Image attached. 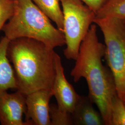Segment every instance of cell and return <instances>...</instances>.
Wrapping results in <instances>:
<instances>
[{"label": "cell", "instance_id": "cell-1", "mask_svg": "<svg viewBox=\"0 0 125 125\" xmlns=\"http://www.w3.org/2000/svg\"><path fill=\"white\" fill-rule=\"evenodd\" d=\"M105 53L106 46L99 41L97 26L94 23L81 44L71 76L75 83L85 78L88 95L98 107L104 125H111L112 102L117 93L112 73L103 65Z\"/></svg>", "mask_w": 125, "mask_h": 125}, {"label": "cell", "instance_id": "cell-2", "mask_svg": "<svg viewBox=\"0 0 125 125\" xmlns=\"http://www.w3.org/2000/svg\"><path fill=\"white\" fill-rule=\"evenodd\" d=\"M55 54L54 49L32 39L10 40L7 56L13 65L17 90L26 95L40 89H52Z\"/></svg>", "mask_w": 125, "mask_h": 125}, {"label": "cell", "instance_id": "cell-3", "mask_svg": "<svg viewBox=\"0 0 125 125\" xmlns=\"http://www.w3.org/2000/svg\"><path fill=\"white\" fill-rule=\"evenodd\" d=\"M13 16L1 31L10 40L26 37L38 40L52 49L65 45L62 31L54 27L50 19L32 0H14Z\"/></svg>", "mask_w": 125, "mask_h": 125}, {"label": "cell", "instance_id": "cell-4", "mask_svg": "<svg viewBox=\"0 0 125 125\" xmlns=\"http://www.w3.org/2000/svg\"><path fill=\"white\" fill-rule=\"evenodd\" d=\"M94 23L103 32L105 58L112 73L118 97L125 104V22L113 17L95 18Z\"/></svg>", "mask_w": 125, "mask_h": 125}, {"label": "cell", "instance_id": "cell-5", "mask_svg": "<svg viewBox=\"0 0 125 125\" xmlns=\"http://www.w3.org/2000/svg\"><path fill=\"white\" fill-rule=\"evenodd\" d=\"M63 17L65 58L76 60L81 44L96 18V13L80 0H60Z\"/></svg>", "mask_w": 125, "mask_h": 125}, {"label": "cell", "instance_id": "cell-6", "mask_svg": "<svg viewBox=\"0 0 125 125\" xmlns=\"http://www.w3.org/2000/svg\"><path fill=\"white\" fill-rule=\"evenodd\" d=\"M52 89H42L26 95V122L28 125H51L50 99Z\"/></svg>", "mask_w": 125, "mask_h": 125}, {"label": "cell", "instance_id": "cell-7", "mask_svg": "<svg viewBox=\"0 0 125 125\" xmlns=\"http://www.w3.org/2000/svg\"><path fill=\"white\" fill-rule=\"evenodd\" d=\"M55 76L52 89L57 102L58 108L72 114L80 95L67 81L60 57L56 52Z\"/></svg>", "mask_w": 125, "mask_h": 125}, {"label": "cell", "instance_id": "cell-8", "mask_svg": "<svg viewBox=\"0 0 125 125\" xmlns=\"http://www.w3.org/2000/svg\"><path fill=\"white\" fill-rule=\"evenodd\" d=\"M27 111L26 95L17 90L13 93L0 92V123L1 125H28L23 121Z\"/></svg>", "mask_w": 125, "mask_h": 125}, {"label": "cell", "instance_id": "cell-9", "mask_svg": "<svg viewBox=\"0 0 125 125\" xmlns=\"http://www.w3.org/2000/svg\"><path fill=\"white\" fill-rule=\"evenodd\" d=\"M89 96H79L72 113L74 124L76 125H103L104 122L100 112L93 106Z\"/></svg>", "mask_w": 125, "mask_h": 125}, {"label": "cell", "instance_id": "cell-10", "mask_svg": "<svg viewBox=\"0 0 125 125\" xmlns=\"http://www.w3.org/2000/svg\"><path fill=\"white\" fill-rule=\"evenodd\" d=\"M10 41L5 36L0 39V92L17 89L14 72L7 56Z\"/></svg>", "mask_w": 125, "mask_h": 125}, {"label": "cell", "instance_id": "cell-11", "mask_svg": "<svg viewBox=\"0 0 125 125\" xmlns=\"http://www.w3.org/2000/svg\"><path fill=\"white\" fill-rule=\"evenodd\" d=\"M32 1L56 24L58 29L63 32V17L60 0H32Z\"/></svg>", "mask_w": 125, "mask_h": 125}, {"label": "cell", "instance_id": "cell-12", "mask_svg": "<svg viewBox=\"0 0 125 125\" xmlns=\"http://www.w3.org/2000/svg\"><path fill=\"white\" fill-rule=\"evenodd\" d=\"M113 17L125 21V0H109L96 13V18Z\"/></svg>", "mask_w": 125, "mask_h": 125}, {"label": "cell", "instance_id": "cell-13", "mask_svg": "<svg viewBox=\"0 0 125 125\" xmlns=\"http://www.w3.org/2000/svg\"><path fill=\"white\" fill-rule=\"evenodd\" d=\"M50 116L51 125H74L72 114L59 109L57 105H50Z\"/></svg>", "mask_w": 125, "mask_h": 125}, {"label": "cell", "instance_id": "cell-14", "mask_svg": "<svg viewBox=\"0 0 125 125\" xmlns=\"http://www.w3.org/2000/svg\"><path fill=\"white\" fill-rule=\"evenodd\" d=\"M111 125H125V105L117 94L113 100Z\"/></svg>", "mask_w": 125, "mask_h": 125}, {"label": "cell", "instance_id": "cell-15", "mask_svg": "<svg viewBox=\"0 0 125 125\" xmlns=\"http://www.w3.org/2000/svg\"><path fill=\"white\" fill-rule=\"evenodd\" d=\"M14 8V0H0V31L13 16Z\"/></svg>", "mask_w": 125, "mask_h": 125}, {"label": "cell", "instance_id": "cell-16", "mask_svg": "<svg viewBox=\"0 0 125 125\" xmlns=\"http://www.w3.org/2000/svg\"><path fill=\"white\" fill-rule=\"evenodd\" d=\"M89 9L97 13L107 3L109 0H80Z\"/></svg>", "mask_w": 125, "mask_h": 125}, {"label": "cell", "instance_id": "cell-17", "mask_svg": "<svg viewBox=\"0 0 125 125\" xmlns=\"http://www.w3.org/2000/svg\"></svg>", "mask_w": 125, "mask_h": 125}, {"label": "cell", "instance_id": "cell-18", "mask_svg": "<svg viewBox=\"0 0 125 125\" xmlns=\"http://www.w3.org/2000/svg\"></svg>", "mask_w": 125, "mask_h": 125}, {"label": "cell", "instance_id": "cell-19", "mask_svg": "<svg viewBox=\"0 0 125 125\" xmlns=\"http://www.w3.org/2000/svg\"></svg>", "mask_w": 125, "mask_h": 125}]
</instances>
